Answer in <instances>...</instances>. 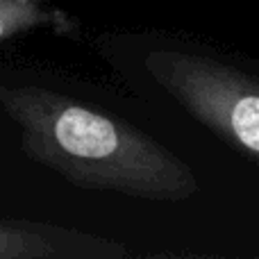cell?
<instances>
[{
	"instance_id": "cell-4",
	"label": "cell",
	"mask_w": 259,
	"mask_h": 259,
	"mask_svg": "<svg viewBox=\"0 0 259 259\" xmlns=\"http://www.w3.org/2000/svg\"><path fill=\"white\" fill-rule=\"evenodd\" d=\"M48 21L39 3L25 0H0V39L12 32L25 30L32 25H44Z\"/></svg>"
},
{
	"instance_id": "cell-3",
	"label": "cell",
	"mask_w": 259,
	"mask_h": 259,
	"mask_svg": "<svg viewBox=\"0 0 259 259\" xmlns=\"http://www.w3.org/2000/svg\"><path fill=\"white\" fill-rule=\"evenodd\" d=\"M121 241L44 221L0 219V259H125Z\"/></svg>"
},
{
	"instance_id": "cell-2",
	"label": "cell",
	"mask_w": 259,
	"mask_h": 259,
	"mask_svg": "<svg viewBox=\"0 0 259 259\" xmlns=\"http://www.w3.org/2000/svg\"><path fill=\"white\" fill-rule=\"evenodd\" d=\"M152 80L200 125L234 150L259 157V84L239 68L207 55L175 48L146 57Z\"/></svg>"
},
{
	"instance_id": "cell-1",
	"label": "cell",
	"mask_w": 259,
	"mask_h": 259,
	"mask_svg": "<svg viewBox=\"0 0 259 259\" xmlns=\"http://www.w3.org/2000/svg\"><path fill=\"white\" fill-rule=\"evenodd\" d=\"M0 107L23 152L80 189L155 202L198 193L191 166L155 137L82 100L36 84H0Z\"/></svg>"
}]
</instances>
